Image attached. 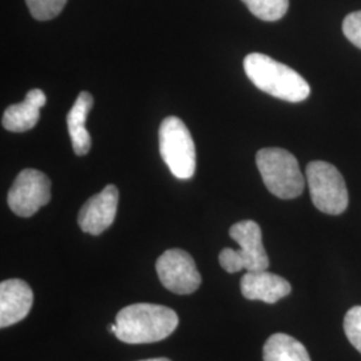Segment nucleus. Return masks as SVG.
<instances>
[{
  "label": "nucleus",
  "mask_w": 361,
  "mask_h": 361,
  "mask_svg": "<svg viewBox=\"0 0 361 361\" xmlns=\"http://www.w3.org/2000/svg\"><path fill=\"white\" fill-rule=\"evenodd\" d=\"M180 323L177 313L164 305L133 304L116 317L118 340L128 344H149L165 340Z\"/></svg>",
  "instance_id": "obj_1"
},
{
  "label": "nucleus",
  "mask_w": 361,
  "mask_h": 361,
  "mask_svg": "<svg viewBox=\"0 0 361 361\" xmlns=\"http://www.w3.org/2000/svg\"><path fill=\"white\" fill-rule=\"evenodd\" d=\"M244 70L252 83L264 92L286 102H302L310 94V85L293 68L271 56L253 52L244 59Z\"/></svg>",
  "instance_id": "obj_2"
},
{
  "label": "nucleus",
  "mask_w": 361,
  "mask_h": 361,
  "mask_svg": "<svg viewBox=\"0 0 361 361\" xmlns=\"http://www.w3.org/2000/svg\"><path fill=\"white\" fill-rule=\"evenodd\" d=\"M259 174L268 190L281 200L296 198L304 192L305 178L296 157L285 149L267 147L256 155Z\"/></svg>",
  "instance_id": "obj_3"
},
{
  "label": "nucleus",
  "mask_w": 361,
  "mask_h": 361,
  "mask_svg": "<svg viewBox=\"0 0 361 361\" xmlns=\"http://www.w3.org/2000/svg\"><path fill=\"white\" fill-rule=\"evenodd\" d=\"M229 234L240 245L238 250L225 247L221 250L219 265L228 273L268 271L269 257L262 244V233L257 222L252 219L234 224Z\"/></svg>",
  "instance_id": "obj_4"
},
{
  "label": "nucleus",
  "mask_w": 361,
  "mask_h": 361,
  "mask_svg": "<svg viewBox=\"0 0 361 361\" xmlns=\"http://www.w3.org/2000/svg\"><path fill=\"white\" fill-rule=\"evenodd\" d=\"M159 153L174 177L189 180L194 176L197 158L193 138L178 116H168L159 126Z\"/></svg>",
  "instance_id": "obj_5"
},
{
  "label": "nucleus",
  "mask_w": 361,
  "mask_h": 361,
  "mask_svg": "<svg viewBox=\"0 0 361 361\" xmlns=\"http://www.w3.org/2000/svg\"><path fill=\"white\" fill-rule=\"evenodd\" d=\"M305 174L314 207L331 216H338L345 212L349 202L347 185L334 165L313 161L307 166Z\"/></svg>",
  "instance_id": "obj_6"
},
{
  "label": "nucleus",
  "mask_w": 361,
  "mask_h": 361,
  "mask_svg": "<svg viewBox=\"0 0 361 361\" xmlns=\"http://www.w3.org/2000/svg\"><path fill=\"white\" fill-rule=\"evenodd\" d=\"M51 182L37 169H25L13 180L7 202L19 217H31L51 200Z\"/></svg>",
  "instance_id": "obj_7"
},
{
  "label": "nucleus",
  "mask_w": 361,
  "mask_h": 361,
  "mask_svg": "<svg viewBox=\"0 0 361 361\" xmlns=\"http://www.w3.org/2000/svg\"><path fill=\"white\" fill-rule=\"evenodd\" d=\"M159 281L176 295H192L201 285L193 257L182 249H169L155 262Z\"/></svg>",
  "instance_id": "obj_8"
},
{
  "label": "nucleus",
  "mask_w": 361,
  "mask_h": 361,
  "mask_svg": "<svg viewBox=\"0 0 361 361\" xmlns=\"http://www.w3.org/2000/svg\"><path fill=\"white\" fill-rule=\"evenodd\" d=\"M118 200L119 192L114 185H107L101 193L92 195L79 210V228L91 235L102 234L116 219Z\"/></svg>",
  "instance_id": "obj_9"
},
{
  "label": "nucleus",
  "mask_w": 361,
  "mask_h": 361,
  "mask_svg": "<svg viewBox=\"0 0 361 361\" xmlns=\"http://www.w3.org/2000/svg\"><path fill=\"white\" fill-rule=\"evenodd\" d=\"M34 293L26 281L4 280L0 284V328L22 322L32 308Z\"/></svg>",
  "instance_id": "obj_10"
},
{
  "label": "nucleus",
  "mask_w": 361,
  "mask_h": 361,
  "mask_svg": "<svg viewBox=\"0 0 361 361\" xmlns=\"http://www.w3.org/2000/svg\"><path fill=\"white\" fill-rule=\"evenodd\" d=\"M290 292V284L281 276L271 271H246L241 279V293L247 300L274 304Z\"/></svg>",
  "instance_id": "obj_11"
},
{
  "label": "nucleus",
  "mask_w": 361,
  "mask_h": 361,
  "mask_svg": "<svg viewBox=\"0 0 361 361\" xmlns=\"http://www.w3.org/2000/svg\"><path fill=\"white\" fill-rule=\"evenodd\" d=\"M47 102L46 94L39 89L28 91L26 99L18 104H11L3 114V128L13 133H25L38 123L40 107Z\"/></svg>",
  "instance_id": "obj_12"
},
{
  "label": "nucleus",
  "mask_w": 361,
  "mask_h": 361,
  "mask_svg": "<svg viewBox=\"0 0 361 361\" xmlns=\"http://www.w3.org/2000/svg\"><path fill=\"white\" fill-rule=\"evenodd\" d=\"M94 106V98L90 92L82 91L77 101L67 114V128L73 143L74 153L77 155L87 154L91 149L90 133L86 129V119Z\"/></svg>",
  "instance_id": "obj_13"
},
{
  "label": "nucleus",
  "mask_w": 361,
  "mask_h": 361,
  "mask_svg": "<svg viewBox=\"0 0 361 361\" xmlns=\"http://www.w3.org/2000/svg\"><path fill=\"white\" fill-rule=\"evenodd\" d=\"M262 356L264 361H310L304 344L285 334L271 335L264 345Z\"/></svg>",
  "instance_id": "obj_14"
},
{
  "label": "nucleus",
  "mask_w": 361,
  "mask_h": 361,
  "mask_svg": "<svg viewBox=\"0 0 361 361\" xmlns=\"http://www.w3.org/2000/svg\"><path fill=\"white\" fill-rule=\"evenodd\" d=\"M249 11L265 22H276L289 8V0H243Z\"/></svg>",
  "instance_id": "obj_15"
},
{
  "label": "nucleus",
  "mask_w": 361,
  "mask_h": 361,
  "mask_svg": "<svg viewBox=\"0 0 361 361\" xmlns=\"http://www.w3.org/2000/svg\"><path fill=\"white\" fill-rule=\"evenodd\" d=\"M67 0H26L27 7L37 20H50L65 8Z\"/></svg>",
  "instance_id": "obj_16"
},
{
  "label": "nucleus",
  "mask_w": 361,
  "mask_h": 361,
  "mask_svg": "<svg viewBox=\"0 0 361 361\" xmlns=\"http://www.w3.org/2000/svg\"><path fill=\"white\" fill-rule=\"evenodd\" d=\"M344 332L349 343L361 353V305L347 312L344 317Z\"/></svg>",
  "instance_id": "obj_17"
},
{
  "label": "nucleus",
  "mask_w": 361,
  "mask_h": 361,
  "mask_svg": "<svg viewBox=\"0 0 361 361\" xmlns=\"http://www.w3.org/2000/svg\"><path fill=\"white\" fill-rule=\"evenodd\" d=\"M343 32L350 43L361 50V11L345 16L343 22Z\"/></svg>",
  "instance_id": "obj_18"
},
{
  "label": "nucleus",
  "mask_w": 361,
  "mask_h": 361,
  "mask_svg": "<svg viewBox=\"0 0 361 361\" xmlns=\"http://www.w3.org/2000/svg\"><path fill=\"white\" fill-rule=\"evenodd\" d=\"M140 361H171L166 359V357H157V359H147V360H140Z\"/></svg>",
  "instance_id": "obj_19"
}]
</instances>
